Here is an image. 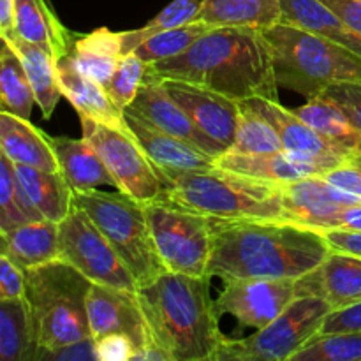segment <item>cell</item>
<instances>
[{"mask_svg":"<svg viewBox=\"0 0 361 361\" xmlns=\"http://www.w3.org/2000/svg\"><path fill=\"white\" fill-rule=\"evenodd\" d=\"M331 252L324 235L286 221H215L208 277L302 279Z\"/></svg>","mask_w":361,"mask_h":361,"instance_id":"1","label":"cell"},{"mask_svg":"<svg viewBox=\"0 0 361 361\" xmlns=\"http://www.w3.org/2000/svg\"><path fill=\"white\" fill-rule=\"evenodd\" d=\"M147 74L200 85L238 102L250 97L279 101L270 46L264 32L254 28H210L182 55L150 63Z\"/></svg>","mask_w":361,"mask_h":361,"instance_id":"2","label":"cell"},{"mask_svg":"<svg viewBox=\"0 0 361 361\" xmlns=\"http://www.w3.org/2000/svg\"><path fill=\"white\" fill-rule=\"evenodd\" d=\"M137 302L150 338L169 361H214L224 342L219 312L210 295V277L166 270L137 288Z\"/></svg>","mask_w":361,"mask_h":361,"instance_id":"3","label":"cell"},{"mask_svg":"<svg viewBox=\"0 0 361 361\" xmlns=\"http://www.w3.org/2000/svg\"><path fill=\"white\" fill-rule=\"evenodd\" d=\"M162 197L215 221H286L279 183L263 182L219 166L162 180Z\"/></svg>","mask_w":361,"mask_h":361,"instance_id":"4","label":"cell"},{"mask_svg":"<svg viewBox=\"0 0 361 361\" xmlns=\"http://www.w3.org/2000/svg\"><path fill=\"white\" fill-rule=\"evenodd\" d=\"M23 271V296L37 342L35 361L44 353L92 337L87 296L94 282L60 259Z\"/></svg>","mask_w":361,"mask_h":361,"instance_id":"5","label":"cell"},{"mask_svg":"<svg viewBox=\"0 0 361 361\" xmlns=\"http://www.w3.org/2000/svg\"><path fill=\"white\" fill-rule=\"evenodd\" d=\"M281 87L307 99L317 97L342 81H361V55L338 42L277 23L264 30Z\"/></svg>","mask_w":361,"mask_h":361,"instance_id":"6","label":"cell"},{"mask_svg":"<svg viewBox=\"0 0 361 361\" xmlns=\"http://www.w3.org/2000/svg\"><path fill=\"white\" fill-rule=\"evenodd\" d=\"M74 204L83 208L115 249L137 288L154 282L166 268L155 250L143 203L123 192L74 190Z\"/></svg>","mask_w":361,"mask_h":361,"instance_id":"7","label":"cell"},{"mask_svg":"<svg viewBox=\"0 0 361 361\" xmlns=\"http://www.w3.org/2000/svg\"><path fill=\"white\" fill-rule=\"evenodd\" d=\"M162 267L173 274L207 277L214 247V219L166 197L143 204Z\"/></svg>","mask_w":361,"mask_h":361,"instance_id":"8","label":"cell"},{"mask_svg":"<svg viewBox=\"0 0 361 361\" xmlns=\"http://www.w3.org/2000/svg\"><path fill=\"white\" fill-rule=\"evenodd\" d=\"M331 312L319 296H298L270 324L245 338H224L214 361H291L319 331L324 317Z\"/></svg>","mask_w":361,"mask_h":361,"instance_id":"9","label":"cell"},{"mask_svg":"<svg viewBox=\"0 0 361 361\" xmlns=\"http://www.w3.org/2000/svg\"><path fill=\"white\" fill-rule=\"evenodd\" d=\"M59 259L76 268L90 282L137 293L130 271L83 208L74 204L59 222Z\"/></svg>","mask_w":361,"mask_h":361,"instance_id":"10","label":"cell"},{"mask_svg":"<svg viewBox=\"0 0 361 361\" xmlns=\"http://www.w3.org/2000/svg\"><path fill=\"white\" fill-rule=\"evenodd\" d=\"M81 130L101 155L120 192L143 204L162 197L164 185L129 130L113 129L90 118H81Z\"/></svg>","mask_w":361,"mask_h":361,"instance_id":"11","label":"cell"},{"mask_svg":"<svg viewBox=\"0 0 361 361\" xmlns=\"http://www.w3.org/2000/svg\"><path fill=\"white\" fill-rule=\"evenodd\" d=\"M298 298V279H236L226 281L215 300L219 316L231 314L243 326L261 330Z\"/></svg>","mask_w":361,"mask_h":361,"instance_id":"12","label":"cell"},{"mask_svg":"<svg viewBox=\"0 0 361 361\" xmlns=\"http://www.w3.org/2000/svg\"><path fill=\"white\" fill-rule=\"evenodd\" d=\"M242 102L274 126L282 141V148L293 157L316 164L317 168L324 169V173L353 159L348 152L330 143L295 111L284 108L275 99L250 97Z\"/></svg>","mask_w":361,"mask_h":361,"instance_id":"13","label":"cell"},{"mask_svg":"<svg viewBox=\"0 0 361 361\" xmlns=\"http://www.w3.org/2000/svg\"><path fill=\"white\" fill-rule=\"evenodd\" d=\"M166 90L178 102L180 108L187 113L194 126L210 137L212 141L226 152L233 147L240 122V102L200 87L178 80H161Z\"/></svg>","mask_w":361,"mask_h":361,"instance_id":"14","label":"cell"},{"mask_svg":"<svg viewBox=\"0 0 361 361\" xmlns=\"http://www.w3.org/2000/svg\"><path fill=\"white\" fill-rule=\"evenodd\" d=\"M288 222L316 231L334 228V221L348 207L361 204V197L334 185L321 175L281 185Z\"/></svg>","mask_w":361,"mask_h":361,"instance_id":"15","label":"cell"},{"mask_svg":"<svg viewBox=\"0 0 361 361\" xmlns=\"http://www.w3.org/2000/svg\"><path fill=\"white\" fill-rule=\"evenodd\" d=\"M87 312L94 341L109 334H122L133 341L137 351L152 342L147 321L134 293L92 284L87 296Z\"/></svg>","mask_w":361,"mask_h":361,"instance_id":"16","label":"cell"},{"mask_svg":"<svg viewBox=\"0 0 361 361\" xmlns=\"http://www.w3.org/2000/svg\"><path fill=\"white\" fill-rule=\"evenodd\" d=\"M123 118H126L127 129L137 141L148 161L152 162L161 182L178 173L200 171V169H210L217 166V157L178 137L162 133L161 129L148 123L130 109H123Z\"/></svg>","mask_w":361,"mask_h":361,"instance_id":"17","label":"cell"},{"mask_svg":"<svg viewBox=\"0 0 361 361\" xmlns=\"http://www.w3.org/2000/svg\"><path fill=\"white\" fill-rule=\"evenodd\" d=\"M127 109H130L137 116L147 120L148 123L161 129L162 133L178 137V140L185 141V143L192 145V147L200 148V150L207 152L214 157L219 159L224 154V150L215 141L204 136L194 126L192 120L187 116V113L178 106V102L166 90L164 83L157 78L145 74V80L137 90L136 97L130 102V106H127Z\"/></svg>","mask_w":361,"mask_h":361,"instance_id":"18","label":"cell"},{"mask_svg":"<svg viewBox=\"0 0 361 361\" xmlns=\"http://www.w3.org/2000/svg\"><path fill=\"white\" fill-rule=\"evenodd\" d=\"M319 296L331 310L361 302V256L331 249L323 263L298 279V296Z\"/></svg>","mask_w":361,"mask_h":361,"instance_id":"19","label":"cell"},{"mask_svg":"<svg viewBox=\"0 0 361 361\" xmlns=\"http://www.w3.org/2000/svg\"><path fill=\"white\" fill-rule=\"evenodd\" d=\"M55 71L62 95L73 104L80 118H90L113 129L129 130L122 109L111 101L102 85L78 69L71 51L55 60Z\"/></svg>","mask_w":361,"mask_h":361,"instance_id":"20","label":"cell"},{"mask_svg":"<svg viewBox=\"0 0 361 361\" xmlns=\"http://www.w3.org/2000/svg\"><path fill=\"white\" fill-rule=\"evenodd\" d=\"M0 148L14 164L44 171H60L49 136L32 126L28 118L0 109Z\"/></svg>","mask_w":361,"mask_h":361,"instance_id":"21","label":"cell"},{"mask_svg":"<svg viewBox=\"0 0 361 361\" xmlns=\"http://www.w3.org/2000/svg\"><path fill=\"white\" fill-rule=\"evenodd\" d=\"M217 166L238 175L250 176V178L263 180V182L284 183L296 182L307 176L324 175V169L316 164L300 161L288 152H275V154H233L226 152L217 159Z\"/></svg>","mask_w":361,"mask_h":361,"instance_id":"22","label":"cell"},{"mask_svg":"<svg viewBox=\"0 0 361 361\" xmlns=\"http://www.w3.org/2000/svg\"><path fill=\"white\" fill-rule=\"evenodd\" d=\"M49 141L59 159L60 173L74 190L97 189L101 185L115 187L111 173L90 141L85 137L73 140L66 136L49 137Z\"/></svg>","mask_w":361,"mask_h":361,"instance_id":"23","label":"cell"},{"mask_svg":"<svg viewBox=\"0 0 361 361\" xmlns=\"http://www.w3.org/2000/svg\"><path fill=\"white\" fill-rule=\"evenodd\" d=\"M14 32L25 41L51 53L53 60L67 55L73 48L71 34L46 0H14Z\"/></svg>","mask_w":361,"mask_h":361,"instance_id":"24","label":"cell"},{"mask_svg":"<svg viewBox=\"0 0 361 361\" xmlns=\"http://www.w3.org/2000/svg\"><path fill=\"white\" fill-rule=\"evenodd\" d=\"M281 20V0H203L196 21L212 28L235 27L264 32Z\"/></svg>","mask_w":361,"mask_h":361,"instance_id":"25","label":"cell"},{"mask_svg":"<svg viewBox=\"0 0 361 361\" xmlns=\"http://www.w3.org/2000/svg\"><path fill=\"white\" fill-rule=\"evenodd\" d=\"M16 176L32 207L42 219L60 222L74 208V189L60 171H44L25 164H14Z\"/></svg>","mask_w":361,"mask_h":361,"instance_id":"26","label":"cell"},{"mask_svg":"<svg viewBox=\"0 0 361 361\" xmlns=\"http://www.w3.org/2000/svg\"><path fill=\"white\" fill-rule=\"evenodd\" d=\"M281 23L326 37L361 55V37L321 0H281Z\"/></svg>","mask_w":361,"mask_h":361,"instance_id":"27","label":"cell"},{"mask_svg":"<svg viewBox=\"0 0 361 361\" xmlns=\"http://www.w3.org/2000/svg\"><path fill=\"white\" fill-rule=\"evenodd\" d=\"M4 238L6 254L21 270L59 259V222L46 219L25 222L7 233Z\"/></svg>","mask_w":361,"mask_h":361,"instance_id":"28","label":"cell"},{"mask_svg":"<svg viewBox=\"0 0 361 361\" xmlns=\"http://www.w3.org/2000/svg\"><path fill=\"white\" fill-rule=\"evenodd\" d=\"M7 44L20 56L21 66H23L28 83L34 92L35 104L41 108L42 116L49 118L55 111L60 97H63L59 87V80H56L55 60H53L51 53L34 42L25 41L20 35H13L11 39H7Z\"/></svg>","mask_w":361,"mask_h":361,"instance_id":"29","label":"cell"},{"mask_svg":"<svg viewBox=\"0 0 361 361\" xmlns=\"http://www.w3.org/2000/svg\"><path fill=\"white\" fill-rule=\"evenodd\" d=\"M71 56L90 80L106 87L122 56V32L97 28L73 42Z\"/></svg>","mask_w":361,"mask_h":361,"instance_id":"30","label":"cell"},{"mask_svg":"<svg viewBox=\"0 0 361 361\" xmlns=\"http://www.w3.org/2000/svg\"><path fill=\"white\" fill-rule=\"evenodd\" d=\"M295 113L353 159L361 155V130L353 126L345 113L326 95L321 94L309 99L305 104L296 108Z\"/></svg>","mask_w":361,"mask_h":361,"instance_id":"31","label":"cell"},{"mask_svg":"<svg viewBox=\"0 0 361 361\" xmlns=\"http://www.w3.org/2000/svg\"><path fill=\"white\" fill-rule=\"evenodd\" d=\"M37 342L27 300L0 302V361H35Z\"/></svg>","mask_w":361,"mask_h":361,"instance_id":"32","label":"cell"},{"mask_svg":"<svg viewBox=\"0 0 361 361\" xmlns=\"http://www.w3.org/2000/svg\"><path fill=\"white\" fill-rule=\"evenodd\" d=\"M41 219L21 189L14 162L0 148V235L6 236L18 226Z\"/></svg>","mask_w":361,"mask_h":361,"instance_id":"33","label":"cell"},{"mask_svg":"<svg viewBox=\"0 0 361 361\" xmlns=\"http://www.w3.org/2000/svg\"><path fill=\"white\" fill-rule=\"evenodd\" d=\"M34 102V92L20 56L7 44L0 49V109L30 118Z\"/></svg>","mask_w":361,"mask_h":361,"instance_id":"34","label":"cell"},{"mask_svg":"<svg viewBox=\"0 0 361 361\" xmlns=\"http://www.w3.org/2000/svg\"><path fill=\"white\" fill-rule=\"evenodd\" d=\"M210 28L212 27L201 23V21H194V23L183 25V27L159 32V34L152 35L147 41L141 42L140 46H136L133 51L143 62H147L150 66V63L173 59V56H178L182 53H185Z\"/></svg>","mask_w":361,"mask_h":361,"instance_id":"35","label":"cell"},{"mask_svg":"<svg viewBox=\"0 0 361 361\" xmlns=\"http://www.w3.org/2000/svg\"><path fill=\"white\" fill-rule=\"evenodd\" d=\"M240 122L235 143L228 152L233 154H275L282 152V141L270 122L240 102Z\"/></svg>","mask_w":361,"mask_h":361,"instance_id":"36","label":"cell"},{"mask_svg":"<svg viewBox=\"0 0 361 361\" xmlns=\"http://www.w3.org/2000/svg\"><path fill=\"white\" fill-rule=\"evenodd\" d=\"M201 6H203V0H173L145 27L137 28V30L122 32V55L130 53L136 46H140L141 42L147 41L152 35L159 34V32L194 23L197 20Z\"/></svg>","mask_w":361,"mask_h":361,"instance_id":"37","label":"cell"},{"mask_svg":"<svg viewBox=\"0 0 361 361\" xmlns=\"http://www.w3.org/2000/svg\"><path fill=\"white\" fill-rule=\"evenodd\" d=\"M291 361H361V331L316 335Z\"/></svg>","mask_w":361,"mask_h":361,"instance_id":"38","label":"cell"},{"mask_svg":"<svg viewBox=\"0 0 361 361\" xmlns=\"http://www.w3.org/2000/svg\"><path fill=\"white\" fill-rule=\"evenodd\" d=\"M147 69L148 63L143 62L134 51L120 56L118 66H116L111 80L108 81V85L104 88L109 97H111V101L122 111L127 106H130V102L136 97L137 90H140L141 83L145 80Z\"/></svg>","mask_w":361,"mask_h":361,"instance_id":"39","label":"cell"},{"mask_svg":"<svg viewBox=\"0 0 361 361\" xmlns=\"http://www.w3.org/2000/svg\"><path fill=\"white\" fill-rule=\"evenodd\" d=\"M345 113L353 126L361 130V81H342L323 92Z\"/></svg>","mask_w":361,"mask_h":361,"instance_id":"40","label":"cell"},{"mask_svg":"<svg viewBox=\"0 0 361 361\" xmlns=\"http://www.w3.org/2000/svg\"><path fill=\"white\" fill-rule=\"evenodd\" d=\"M136 345L127 335L109 334L95 341L97 361H133Z\"/></svg>","mask_w":361,"mask_h":361,"instance_id":"41","label":"cell"},{"mask_svg":"<svg viewBox=\"0 0 361 361\" xmlns=\"http://www.w3.org/2000/svg\"><path fill=\"white\" fill-rule=\"evenodd\" d=\"M25 295V271L0 250V302L21 298Z\"/></svg>","mask_w":361,"mask_h":361,"instance_id":"42","label":"cell"},{"mask_svg":"<svg viewBox=\"0 0 361 361\" xmlns=\"http://www.w3.org/2000/svg\"><path fill=\"white\" fill-rule=\"evenodd\" d=\"M342 331H361V302L345 307V309L331 310L324 317L323 324L316 335L342 334Z\"/></svg>","mask_w":361,"mask_h":361,"instance_id":"43","label":"cell"},{"mask_svg":"<svg viewBox=\"0 0 361 361\" xmlns=\"http://www.w3.org/2000/svg\"><path fill=\"white\" fill-rule=\"evenodd\" d=\"M39 361H97L95 341L92 337H88L85 341L62 345V348L55 349V351L41 355L39 356Z\"/></svg>","mask_w":361,"mask_h":361,"instance_id":"44","label":"cell"},{"mask_svg":"<svg viewBox=\"0 0 361 361\" xmlns=\"http://www.w3.org/2000/svg\"><path fill=\"white\" fill-rule=\"evenodd\" d=\"M361 37V0H321Z\"/></svg>","mask_w":361,"mask_h":361,"instance_id":"45","label":"cell"},{"mask_svg":"<svg viewBox=\"0 0 361 361\" xmlns=\"http://www.w3.org/2000/svg\"><path fill=\"white\" fill-rule=\"evenodd\" d=\"M331 249L342 250V252L361 256V231H348V229H326L321 231Z\"/></svg>","mask_w":361,"mask_h":361,"instance_id":"46","label":"cell"},{"mask_svg":"<svg viewBox=\"0 0 361 361\" xmlns=\"http://www.w3.org/2000/svg\"><path fill=\"white\" fill-rule=\"evenodd\" d=\"M331 229H348V231H361V204L348 207L335 217Z\"/></svg>","mask_w":361,"mask_h":361,"instance_id":"47","label":"cell"},{"mask_svg":"<svg viewBox=\"0 0 361 361\" xmlns=\"http://www.w3.org/2000/svg\"><path fill=\"white\" fill-rule=\"evenodd\" d=\"M0 35L11 39L14 32V0H0Z\"/></svg>","mask_w":361,"mask_h":361,"instance_id":"48","label":"cell"},{"mask_svg":"<svg viewBox=\"0 0 361 361\" xmlns=\"http://www.w3.org/2000/svg\"><path fill=\"white\" fill-rule=\"evenodd\" d=\"M0 250H6V238L0 235Z\"/></svg>","mask_w":361,"mask_h":361,"instance_id":"49","label":"cell"},{"mask_svg":"<svg viewBox=\"0 0 361 361\" xmlns=\"http://www.w3.org/2000/svg\"><path fill=\"white\" fill-rule=\"evenodd\" d=\"M6 46H7V41H6V39L2 37V35H0V49L6 48Z\"/></svg>","mask_w":361,"mask_h":361,"instance_id":"50","label":"cell"}]
</instances>
